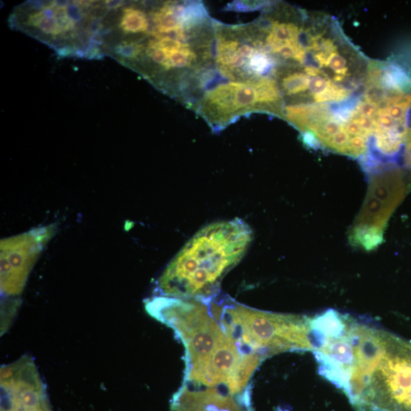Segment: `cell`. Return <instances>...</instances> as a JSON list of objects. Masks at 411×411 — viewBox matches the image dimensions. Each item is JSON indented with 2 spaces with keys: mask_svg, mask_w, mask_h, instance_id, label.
<instances>
[{
  "mask_svg": "<svg viewBox=\"0 0 411 411\" xmlns=\"http://www.w3.org/2000/svg\"><path fill=\"white\" fill-rule=\"evenodd\" d=\"M219 132L243 116L265 113L281 117V97L273 80L268 77L248 82L220 78L209 86L191 107Z\"/></svg>",
  "mask_w": 411,
  "mask_h": 411,
  "instance_id": "5",
  "label": "cell"
},
{
  "mask_svg": "<svg viewBox=\"0 0 411 411\" xmlns=\"http://www.w3.org/2000/svg\"><path fill=\"white\" fill-rule=\"evenodd\" d=\"M56 232L55 225L34 228L1 241V330L5 333L18 310L16 298L24 290L29 274L41 251Z\"/></svg>",
  "mask_w": 411,
  "mask_h": 411,
  "instance_id": "6",
  "label": "cell"
},
{
  "mask_svg": "<svg viewBox=\"0 0 411 411\" xmlns=\"http://www.w3.org/2000/svg\"><path fill=\"white\" fill-rule=\"evenodd\" d=\"M251 239L248 225L239 219L202 228L159 278V295L198 300L216 296L225 274L242 260Z\"/></svg>",
  "mask_w": 411,
  "mask_h": 411,
  "instance_id": "2",
  "label": "cell"
},
{
  "mask_svg": "<svg viewBox=\"0 0 411 411\" xmlns=\"http://www.w3.org/2000/svg\"><path fill=\"white\" fill-rule=\"evenodd\" d=\"M404 156L406 163L411 166V120Z\"/></svg>",
  "mask_w": 411,
  "mask_h": 411,
  "instance_id": "11",
  "label": "cell"
},
{
  "mask_svg": "<svg viewBox=\"0 0 411 411\" xmlns=\"http://www.w3.org/2000/svg\"><path fill=\"white\" fill-rule=\"evenodd\" d=\"M151 17L143 9L131 6L125 8L120 20V29L127 34H143L150 31Z\"/></svg>",
  "mask_w": 411,
  "mask_h": 411,
  "instance_id": "9",
  "label": "cell"
},
{
  "mask_svg": "<svg viewBox=\"0 0 411 411\" xmlns=\"http://www.w3.org/2000/svg\"><path fill=\"white\" fill-rule=\"evenodd\" d=\"M1 411H52L31 358L22 357L2 367Z\"/></svg>",
  "mask_w": 411,
  "mask_h": 411,
  "instance_id": "7",
  "label": "cell"
},
{
  "mask_svg": "<svg viewBox=\"0 0 411 411\" xmlns=\"http://www.w3.org/2000/svg\"><path fill=\"white\" fill-rule=\"evenodd\" d=\"M106 5L109 9H117L124 5L122 1H106Z\"/></svg>",
  "mask_w": 411,
  "mask_h": 411,
  "instance_id": "12",
  "label": "cell"
},
{
  "mask_svg": "<svg viewBox=\"0 0 411 411\" xmlns=\"http://www.w3.org/2000/svg\"><path fill=\"white\" fill-rule=\"evenodd\" d=\"M212 300L213 310L239 344L264 360L280 352L314 350L310 317L257 310L230 300Z\"/></svg>",
  "mask_w": 411,
  "mask_h": 411,
  "instance_id": "3",
  "label": "cell"
},
{
  "mask_svg": "<svg viewBox=\"0 0 411 411\" xmlns=\"http://www.w3.org/2000/svg\"><path fill=\"white\" fill-rule=\"evenodd\" d=\"M143 49V44L141 41H125L118 44L114 49V51L121 59L131 61H139Z\"/></svg>",
  "mask_w": 411,
  "mask_h": 411,
  "instance_id": "10",
  "label": "cell"
},
{
  "mask_svg": "<svg viewBox=\"0 0 411 411\" xmlns=\"http://www.w3.org/2000/svg\"><path fill=\"white\" fill-rule=\"evenodd\" d=\"M29 25L51 36H59L65 31L59 18V9L54 4L31 15Z\"/></svg>",
  "mask_w": 411,
  "mask_h": 411,
  "instance_id": "8",
  "label": "cell"
},
{
  "mask_svg": "<svg viewBox=\"0 0 411 411\" xmlns=\"http://www.w3.org/2000/svg\"><path fill=\"white\" fill-rule=\"evenodd\" d=\"M372 411H411V342L392 335L369 352L360 372Z\"/></svg>",
  "mask_w": 411,
  "mask_h": 411,
  "instance_id": "4",
  "label": "cell"
},
{
  "mask_svg": "<svg viewBox=\"0 0 411 411\" xmlns=\"http://www.w3.org/2000/svg\"><path fill=\"white\" fill-rule=\"evenodd\" d=\"M146 312L175 331L186 352L184 385L223 386L231 395L242 392L263 360L247 350L213 311L209 299H178L156 295Z\"/></svg>",
  "mask_w": 411,
  "mask_h": 411,
  "instance_id": "1",
  "label": "cell"
}]
</instances>
